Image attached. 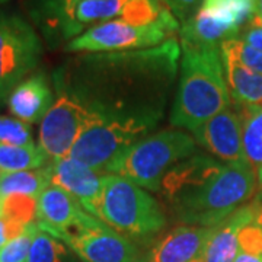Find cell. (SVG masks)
I'll use <instances>...</instances> for the list:
<instances>
[{
  "label": "cell",
  "instance_id": "1",
  "mask_svg": "<svg viewBox=\"0 0 262 262\" xmlns=\"http://www.w3.org/2000/svg\"><path fill=\"white\" fill-rule=\"evenodd\" d=\"M179 53L175 38L158 47L88 53L64 72L69 77L61 88L91 113L156 125L177 79Z\"/></svg>",
  "mask_w": 262,
  "mask_h": 262
},
{
  "label": "cell",
  "instance_id": "2",
  "mask_svg": "<svg viewBox=\"0 0 262 262\" xmlns=\"http://www.w3.org/2000/svg\"><path fill=\"white\" fill-rule=\"evenodd\" d=\"M181 67L170 124L194 131L232 103L220 47L181 42Z\"/></svg>",
  "mask_w": 262,
  "mask_h": 262
},
{
  "label": "cell",
  "instance_id": "3",
  "mask_svg": "<svg viewBox=\"0 0 262 262\" xmlns=\"http://www.w3.org/2000/svg\"><path fill=\"white\" fill-rule=\"evenodd\" d=\"M256 189V172L248 159L230 162L194 195L170 210L182 223L215 227L248 204Z\"/></svg>",
  "mask_w": 262,
  "mask_h": 262
},
{
  "label": "cell",
  "instance_id": "4",
  "mask_svg": "<svg viewBox=\"0 0 262 262\" xmlns=\"http://www.w3.org/2000/svg\"><path fill=\"white\" fill-rule=\"evenodd\" d=\"M98 219L133 241L151 239L166 226L159 201L146 189L115 173L103 175Z\"/></svg>",
  "mask_w": 262,
  "mask_h": 262
},
{
  "label": "cell",
  "instance_id": "5",
  "mask_svg": "<svg viewBox=\"0 0 262 262\" xmlns=\"http://www.w3.org/2000/svg\"><path fill=\"white\" fill-rule=\"evenodd\" d=\"M192 136L181 130H165L141 139L125 150L108 169L143 189L159 192L160 184L170 168L195 155Z\"/></svg>",
  "mask_w": 262,
  "mask_h": 262
},
{
  "label": "cell",
  "instance_id": "6",
  "mask_svg": "<svg viewBox=\"0 0 262 262\" xmlns=\"http://www.w3.org/2000/svg\"><path fill=\"white\" fill-rule=\"evenodd\" d=\"M155 124L139 120H115L91 113L69 158L99 173L108 169L125 150L144 139Z\"/></svg>",
  "mask_w": 262,
  "mask_h": 262
},
{
  "label": "cell",
  "instance_id": "7",
  "mask_svg": "<svg viewBox=\"0 0 262 262\" xmlns=\"http://www.w3.org/2000/svg\"><path fill=\"white\" fill-rule=\"evenodd\" d=\"M178 19L170 10L151 25H133L121 19H114L88 29L82 35L66 44L67 53H114L140 48L158 47L179 32Z\"/></svg>",
  "mask_w": 262,
  "mask_h": 262
},
{
  "label": "cell",
  "instance_id": "8",
  "mask_svg": "<svg viewBox=\"0 0 262 262\" xmlns=\"http://www.w3.org/2000/svg\"><path fill=\"white\" fill-rule=\"evenodd\" d=\"M42 42L28 20L16 13L0 12V102L35 70Z\"/></svg>",
  "mask_w": 262,
  "mask_h": 262
},
{
  "label": "cell",
  "instance_id": "9",
  "mask_svg": "<svg viewBox=\"0 0 262 262\" xmlns=\"http://www.w3.org/2000/svg\"><path fill=\"white\" fill-rule=\"evenodd\" d=\"M89 118L91 111L61 88L58 98L39 124L38 146L51 160L67 158Z\"/></svg>",
  "mask_w": 262,
  "mask_h": 262
},
{
  "label": "cell",
  "instance_id": "10",
  "mask_svg": "<svg viewBox=\"0 0 262 262\" xmlns=\"http://www.w3.org/2000/svg\"><path fill=\"white\" fill-rule=\"evenodd\" d=\"M66 245L83 262H147L136 242L94 217Z\"/></svg>",
  "mask_w": 262,
  "mask_h": 262
},
{
  "label": "cell",
  "instance_id": "11",
  "mask_svg": "<svg viewBox=\"0 0 262 262\" xmlns=\"http://www.w3.org/2000/svg\"><path fill=\"white\" fill-rule=\"evenodd\" d=\"M92 219L94 215L86 213L73 196L56 185H48L38 196V229L63 244Z\"/></svg>",
  "mask_w": 262,
  "mask_h": 262
},
{
  "label": "cell",
  "instance_id": "12",
  "mask_svg": "<svg viewBox=\"0 0 262 262\" xmlns=\"http://www.w3.org/2000/svg\"><path fill=\"white\" fill-rule=\"evenodd\" d=\"M192 137L203 149L226 163L246 159L242 117L236 106H229L196 127L192 131Z\"/></svg>",
  "mask_w": 262,
  "mask_h": 262
},
{
  "label": "cell",
  "instance_id": "13",
  "mask_svg": "<svg viewBox=\"0 0 262 262\" xmlns=\"http://www.w3.org/2000/svg\"><path fill=\"white\" fill-rule=\"evenodd\" d=\"M51 185L61 188L83 207L86 213L98 219L103 191V175L72 159H54L50 163ZM99 220V219H98Z\"/></svg>",
  "mask_w": 262,
  "mask_h": 262
},
{
  "label": "cell",
  "instance_id": "14",
  "mask_svg": "<svg viewBox=\"0 0 262 262\" xmlns=\"http://www.w3.org/2000/svg\"><path fill=\"white\" fill-rule=\"evenodd\" d=\"M223 163L208 155H192L168 170L160 184V194L170 208L194 195L222 170Z\"/></svg>",
  "mask_w": 262,
  "mask_h": 262
},
{
  "label": "cell",
  "instance_id": "15",
  "mask_svg": "<svg viewBox=\"0 0 262 262\" xmlns=\"http://www.w3.org/2000/svg\"><path fill=\"white\" fill-rule=\"evenodd\" d=\"M214 227L182 225L158 239L146 253L147 262H191L204 255Z\"/></svg>",
  "mask_w": 262,
  "mask_h": 262
},
{
  "label": "cell",
  "instance_id": "16",
  "mask_svg": "<svg viewBox=\"0 0 262 262\" xmlns=\"http://www.w3.org/2000/svg\"><path fill=\"white\" fill-rule=\"evenodd\" d=\"M54 103L53 91L42 73L27 77L12 91L8 98L9 113L20 121L41 124Z\"/></svg>",
  "mask_w": 262,
  "mask_h": 262
},
{
  "label": "cell",
  "instance_id": "17",
  "mask_svg": "<svg viewBox=\"0 0 262 262\" xmlns=\"http://www.w3.org/2000/svg\"><path fill=\"white\" fill-rule=\"evenodd\" d=\"M255 201L252 198L248 204L226 219L223 223L215 226L211 239L207 245V262H234L239 253V232L242 226L252 219Z\"/></svg>",
  "mask_w": 262,
  "mask_h": 262
},
{
  "label": "cell",
  "instance_id": "18",
  "mask_svg": "<svg viewBox=\"0 0 262 262\" xmlns=\"http://www.w3.org/2000/svg\"><path fill=\"white\" fill-rule=\"evenodd\" d=\"M200 12L214 24L227 29L233 38L252 24L256 15V0H203Z\"/></svg>",
  "mask_w": 262,
  "mask_h": 262
},
{
  "label": "cell",
  "instance_id": "19",
  "mask_svg": "<svg viewBox=\"0 0 262 262\" xmlns=\"http://www.w3.org/2000/svg\"><path fill=\"white\" fill-rule=\"evenodd\" d=\"M223 57L225 75L230 99L236 106H253L262 103V75L255 73L229 56Z\"/></svg>",
  "mask_w": 262,
  "mask_h": 262
},
{
  "label": "cell",
  "instance_id": "20",
  "mask_svg": "<svg viewBox=\"0 0 262 262\" xmlns=\"http://www.w3.org/2000/svg\"><path fill=\"white\" fill-rule=\"evenodd\" d=\"M50 163L51 159L37 144H31V146L0 144V170H3L5 173L46 168Z\"/></svg>",
  "mask_w": 262,
  "mask_h": 262
},
{
  "label": "cell",
  "instance_id": "21",
  "mask_svg": "<svg viewBox=\"0 0 262 262\" xmlns=\"http://www.w3.org/2000/svg\"><path fill=\"white\" fill-rule=\"evenodd\" d=\"M48 185H51L50 165L46 168L34 169V170L6 173L0 182V198L13 195V194H22V195L38 198Z\"/></svg>",
  "mask_w": 262,
  "mask_h": 262
},
{
  "label": "cell",
  "instance_id": "22",
  "mask_svg": "<svg viewBox=\"0 0 262 262\" xmlns=\"http://www.w3.org/2000/svg\"><path fill=\"white\" fill-rule=\"evenodd\" d=\"M236 108L242 117L245 156L255 172H259L262 170V103Z\"/></svg>",
  "mask_w": 262,
  "mask_h": 262
},
{
  "label": "cell",
  "instance_id": "23",
  "mask_svg": "<svg viewBox=\"0 0 262 262\" xmlns=\"http://www.w3.org/2000/svg\"><path fill=\"white\" fill-rule=\"evenodd\" d=\"M37 211L38 198L35 196L13 194L2 198L0 217L20 227H29L31 225H35Z\"/></svg>",
  "mask_w": 262,
  "mask_h": 262
},
{
  "label": "cell",
  "instance_id": "24",
  "mask_svg": "<svg viewBox=\"0 0 262 262\" xmlns=\"http://www.w3.org/2000/svg\"><path fill=\"white\" fill-rule=\"evenodd\" d=\"M168 10L162 0H128L122 9L121 19L133 25H151Z\"/></svg>",
  "mask_w": 262,
  "mask_h": 262
},
{
  "label": "cell",
  "instance_id": "25",
  "mask_svg": "<svg viewBox=\"0 0 262 262\" xmlns=\"http://www.w3.org/2000/svg\"><path fill=\"white\" fill-rule=\"evenodd\" d=\"M66 256V246L61 241L38 229L34 234L27 262H61Z\"/></svg>",
  "mask_w": 262,
  "mask_h": 262
},
{
  "label": "cell",
  "instance_id": "26",
  "mask_svg": "<svg viewBox=\"0 0 262 262\" xmlns=\"http://www.w3.org/2000/svg\"><path fill=\"white\" fill-rule=\"evenodd\" d=\"M0 144L6 146H31L34 143L31 124L18 118L0 115Z\"/></svg>",
  "mask_w": 262,
  "mask_h": 262
},
{
  "label": "cell",
  "instance_id": "27",
  "mask_svg": "<svg viewBox=\"0 0 262 262\" xmlns=\"http://www.w3.org/2000/svg\"><path fill=\"white\" fill-rule=\"evenodd\" d=\"M220 51L222 54L232 57L255 73L262 75V51L245 44L242 39L233 38V39L225 41L220 46Z\"/></svg>",
  "mask_w": 262,
  "mask_h": 262
},
{
  "label": "cell",
  "instance_id": "28",
  "mask_svg": "<svg viewBox=\"0 0 262 262\" xmlns=\"http://www.w3.org/2000/svg\"><path fill=\"white\" fill-rule=\"evenodd\" d=\"M37 223L29 226L28 229L16 237L10 239L8 244L0 249V262H27L34 234L37 233Z\"/></svg>",
  "mask_w": 262,
  "mask_h": 262
},
{
  "label": "cell",
  "instance_id": "29",
  "mask_svg": "<svg viewBox=\"0 0 262 262\" xmlns=\"http://www.w3.org/2000/svg\"><path fill=\"white\" fill-rule=\"evenodd\" d=\"M84 0H32V16L38 25H44L60 12Z\"/></svg>",
  "mask_w": 262,
  "mask_h": 262
},
{
  "label": "cell",
  "instance_id": "30",
  "mask_svg": "<svg viewBox=\"0 0 262 262\" xmlns=\"http://www.w3.org/2000/svg\"><path fill=\"white\" fill-rule=\"evenodd\" d=\"M163 3L170 10V13L178 19V22L184 24L195 15L203 0H163Z\"/></svg>",
  "mask_w": 262,
  "mask_h": 262
},
{
  "label": "cell",
  "instance_id": "31",
  "mask_svg": "<svg viewBox=\"0 0 262 262\" xmlns=\"http://www.w3.org/2000/svg\"><path fill=\"white\" fill-rule=\"evenodd\" d=\"M239 39H242L245 44L251 46L262 51V25L259 24H249L246 28L241 32Z\"/></svg>",
  "mask_w": 262,
  "mask_h": 262
},
{
  "label": "cell",
  "instance_id": "32",
  "mask_svg": "<svg viewBox=\"0 0 262 262\" xmlns=\"http://www.w3.org/2000/svg\"><path fill=\"white\" fill-rule=\"evenodd\" d=\"M27 229L28 227H20V226L10 223V222L0 217V249L8 244L10 239H13V237H16L20 233H24Z\"/></svg>",
  "mask_w": 262,
  "mask_h": 262
},
{
  "label": "cell",
  "instance_id": "33",
  "mask_svg": "<svg viewBox=\"0 0 262 262\" xmlns=\"http://www.w3.org/2000/svg\"><path fill=\"white\" fill-rule=\"evenodd\" d=\"M234 262H262V256H253V255L239 252Z\"/></svg>",
  "mask_w": 262,
  "mask_h": 262
},
{
  "label": "cell",
  "instance_id": "34",
  "mask_svg": "<svg viewBox=\"0 0 262 262\" xmlns=\"http://www.w3.org/2000/svg\"><path fill=\"white\" fill-rule=\"evenodd\" d=\"M252 22L262 25V0H256V15Z\"/></svg>",
  "mask_w": 262,
  "mask_h": 262
},
{
  "label": "cell",
  "instance_id": "35",
  "mask_svg": "<svg viewBox=\"0 0 262 262\" xmlns=\"http://www.w3.org/2000/svg\"><path fill=\"white\" fill-rule=\"evenodd\" d=\"M191 262H207L206 253H204V255H201L200 258H196V259H194V261H191Z\"/></svg>",
  "mask_w": 262,
  "mask_h": 262
},
{
  "label": "cell",
  "instance_id": "36",
  "mask_svg": "<svg viewBox=\"0 0 262 262\" xmlns=\"http://www.w3.org/2000/svg\"><path fill=\"white\" fill-rule=\"evenodd\" d=\"M5 175H6V173H5L3 170H0V182H2V179L5 178Z\"/></svg>",
  "mask_w": 262,
  "mask_h": 262
},
{
  "label": "cell",
  "instance_id": "37",
  "mask_svg": "<svg viewBox=\"0 0 262 262\" xmlns=\"http://www.w3.org/2000/svg\"><path fill=\"white\" fill-rule=\"evenodd\" d=\"M6 2H9V0H0V5H3V3H6Z\"/></svg>",
  "mask_w": 262,
  "mask_h": 262
},
{
  "label": "cell",
  "instance_id": "38",
  "mask_svg": "<svg viewBox=\"0 0 262 262\" xmlns=\"http://www.w3.org/2000/svg\"><path fill=\"white\" fill-rule=\"evenodd\" d=\"M0 208H2V198H0Z\"/></svg>",
  "mask_w": 262,
  "mask_h": 262
}]
</instances>
